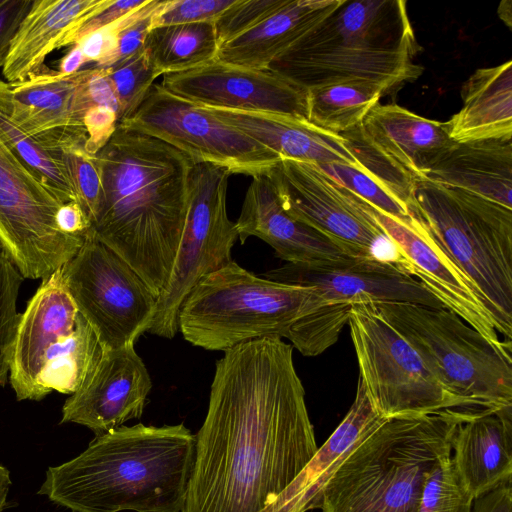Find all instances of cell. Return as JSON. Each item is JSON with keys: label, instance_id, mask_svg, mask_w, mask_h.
Segmentation results:
<instances>
[{"label": "cell", "instance_id": "cell-37", "mask_svg": "<svg viewBox=\"0 0 512 512\" xmlns=\"http://www.w3.org/2000/svg\"><path fill=\"white\" fill-rule=\"evenodd\" d=\"M77 203L84 211L90 225L94 222L101 198V177L96 155L88 153L83 146L62 151Z\"/></svg>", "mask_w": 512, "mask_h": 512}, {"label": "cell", "instance_id": "cell-15", "mask_svg": "<svg viewBox=\"0 0 512 512\" xmlns=\"http://www.w3.org/2000/svg\"><path fill=\"white\" fill-rule=\"evenodd\" d=\"M119 124L173 146L194 164H213L231 174H266L281 159L203 107L170 94L157 83L135 112Z\"/></svg>", "mask_w": 512, "mask_h": 512}, {"label": "cell", "instance_id": "cell-41", "mask_svg": "<svg viewBox=\"0 0 512 512\" xmlns=\"http://www.w3.org/2000/svg\"><path fill=\"white\" fill-rule=\"evenodd\" d=\"M235 1L166 0L161 9L155 14L152 28L165 25L215 22Z\"/></svg>", "mask_w": 512, "mask_h": 512}, {"label": "cell", "instance_id": "cell-23", "mask_svg": "<svg viewBox=\"0 0 512 512\" xmlns=\"http://www.w3.org/2000/svg\"><path fill=\"white\" fill-rule=\"evenodd\" d=\"M109 1L33 0L1 66L4 80L18 83L43 71L47 56L72 46L77 31Z\"/></svg>", "mask_w": 512, "mask_h": 512}, {"label": "cell", "instance_id": "cell-47", "mask_svg": "<svg viewBox=\"0 0 512 512\" xmlns=\"http://www.w3.org/2000/svg\"><path fill=\"white\" fill-rule=\"evenodd\" d=\"M56 224L65 234L85 236L91 225L76 202L63 204L56 213Z\"/></svg>", "mask_w": 512, "mask_h": 512}, {"label": "cell", "instance_id": "cell-2", "mask_svg": "<svg viewBox=\"0 0 512 512\" xmlns=\"http://www.w3.org/2000/svg\"><path fill=\"white\" fill-rule=\"evenodd\" d=\"M96 159L102 191L90 230L159 296L184 230L194 163L173 146L119 123Z\"/></svg>", "mask_w": 512, "mask_h": 512}, {"label": "cell", "instance_id": "cell-6", "mask_svg": "<svg viewBox=\"0 0 512 512\" xmlns=\"http://www.w3.org/2000/svg\"><path fill=\"white\" fill-rule=\"evenodd\" d=\"M477 413L447 409L386 419L339 464L323 489L319 509L417 512L426 479L440 460L452 455L458 427Z\"/></svg>", "mask_w": 512, "mask_h": 512}, {"label": "cell", "instance_id": "cell-24", "mask_svg": "<svg viewBox=\"0 0 512 512\" xmlns=\"http://www.w3.org/2000/svg\"><path fill=\"white\" fill-rule=\"evenodd\" d=\"M203 108L223 123L258 141L281 159L317 165L338 163L359 169L341 135L323 131L306 119L268 112Z\"/></svg>", "mask_w": 512, "mask_h": 512}, {"label": "cell", "instance_id": "cell-25", "mask_svg": "<svg viewBox=\"0 0 512 512\" xmlns=\"http://www.w3.org/2000/svg\"><path fill=\"white\" fill-rule=\"evenodd\" d=\"M454 466L476 499L512 482V408L482 411L463 422L452 440Z\"/></svg>", "mask_w": 512, "mask_h": 512}, {"label": "cell", "instance_id": "cell-33", "mask_svg": "<svg viewBox=\"0 0 512 512\" xmlns=\"http://www.w3.org/2000/svg\"><path fill=\"white\" fill-rule=\"evenodd\" d=\"M0 138L43 180L61 204L76 202L62 155L55 156L27 136L11 118L10 85L0 78Z\"/></svg>", "mask_w": 512, "mask_h": 512}, {"label": "cell", "instance_id": "cell-1", "mask_svg": "<svg viewBox=\"0 0 512 512\" xmlns=\"http://www.w3.org/2000/svg\"><path fill=\"white\" fill-rule=\"evenodd\" d=\"M318 448L293 346L236 345L216 361L183 512H263Z\"/></svg>", "mask_w": 512, "mask_h": 512}, {"label": "cell", "instance_id": "cell-18", "mask_svg": "<svg viewBox=\"0 0 512 512\" xmlns=\"http://www.w3.org/2000/svg\"><path fill=\"white\" fill-rule=\"evenodd\" d=\"M152 388L149 372L128 344L103 350L89 380L62 407L61 423H75L101 435L139 419Z\"/></svg>", "mask_w": 512, "mask_h": 512}, {"label": "cell", "instance_id": "cell-40", "mask_svg": "<svg viewBox=\"0 0 512 512\" xmlns=\"http://www.w3.org/2000/svg\"><path fill=\"white\" fill-rule=\"evenodd\" d=\"M165 0H147L116 23L110 25L116 35V48L107 66L109 68L143 49L155 14Z\"/></svg>", "mask_w": 512, "mask_h": 512}, {"label": "cell", "instance_id": "cell-38", "mask_svg": "<svg viewBox=\"0 0 512 512\" xmlns=\"http://www.w3.org/2000/svg\"><path fill=\"white\" fill-rule=\"evenodd\" d=\"M319 166L372 207L411 228L413 227L408 210L358 169L338 163Z\"/></svg>", "mask_w": 512, "mask_h": 512}, {"label": "cell", "instance_id": "cell-43", "mask_svg": "<svg viewBox=\"0 0 512 512\" xmlns=\"http://www.w3.org/2000/svg\"><path fill=\"white\" fill-rule=\"evenodd\" d=\"M79 45L86 62H94L93 67L104 69L116 48V35L111 26L96 30L81 38Z\"/></svg>", "mask_w": 512, "mask_h": 512}, {"label": "cell", "instance_id": "cell-31", "mask_svg": "<svg viewBox=\"0 0 512 512\" xmlns=\"http://www.w3.org/2000/svg\"><path fill=\"white\" fill-rule=\"evenodd\" d=\"M144 49L160 75L188 70L216 58L219 43L214 22L157 26Z\"/></svg>", "mask_w": 512, "mask_h": 512}, {"label": "cell", "instance_id": "cell-44", "mask_svg": "<svg viewBox=\"0 0 512 512\" xmlns=\"http://www.w3.org/2000/svg\"><path fill=\"white\" fill-rule=\"evenodd\" d=\"M32 3L33 0H2L0 3V66H2L11 41Z\"/></svg>", "mask_w": 512, "mask_h": 512}, {"label": "cell", "instance_id": "cell-52", "mask_svg": "<svg viewBox=\"0 0 512 512\" xmlns=\"http://www.w3.org/2000/svg\"><path fill=\"white\" fill-rule=\"evenodd\" d=\"M2 2V0H0V3Z\"/></svg>", "mask_w": 512, "mask_h": 512}, {"label": "cell", "instance_id": "cell-7", "mask_svg": "<svg viewBox=\"0 0 512 512\" xmlns=\"http://www.w3.org/2000/svg\"><path fill=\"white\" fill-rule=\"evenodd\" d=\"M407 210L413 229L483 297L498 333L512 338V209L427 179Z\"/></svg>", "mask_w": 512, "mask_h": 512}, {"label": "cell", "instance_id": "cell-5", "mask_svg": "<svg viewBox=\"0 0 512 512\" xmlns=\"http://www.w3.org/2000/svg\"><path fill=\"white\" fill-rule=\"evenodd\" d=\"M404 0H343L323 21L266 68L310 90L367 82L390 93L423 67Z\"/></svg>", "mask_w": 512, "mask_h": 512}, {"label": "cell", "instance_id": "cell-39", "mask_svg": "<svg viewBox=\"0 0 512 512\" xmlns=\"http://www.w3.org/2000/svg\"><path fill=\"white\" fill-rule=\"evenodd\" d=\"M290 0H236L214 22L219 47L254 28Z\"/></svg>", "mask_w": 512, "mask_h": 512}, {"label": "cell", "instance_id": "cell-17", "mask_svg": "<svg viewBox=\"0 0 512 512\" xmlns=\"http://www.w3.org/2000/svg\"><path fill=\"white\" fill-rule=\"evenodd\" d=\"M87 69L69 76L45 68L26 80L9 84L11 118L40 147L55 156L83 146L84 115L91 107L85 92Z\"/></svg>", "mask_w": 512, "mask_h": 512}, {"label": "cell", "instance_id": "cell-16", "mask_svg": "<svg viewBox=\"0 0 512 512\" xmlns=\"http://www.w3.org/2000/svg\"><path fill=\"white\" fill-rule=\"evenodd\" d=\"M167 92L197 106L308 118V90L272 73L211 60L164 74Z\"/></svg>", "mask_w": 512, "mask_h": 512}, {"label": "cell", "instance_id": "cell-36", "mask_svg": "<svg viewBox=\"0 0 512 512\" xmlns=\"http://www.w3.org/2000/svg\"><path fill=\"white\" fill-rule=\"evenodd\" d=\"M24 278L0 248V386L7 382L20 313L17 300Z\"/></svg>", "mask_w": 512, "mask_h": 512}, {"label": "cell", "instance_id": "cell-27", "mask_svg": "<svg viewBox=\"0 0 512 512\" xmlns=\"http://www.w3.org/2000/svg\"><path fill=\"white\" fill-rule=\"evenodd\" d=\"M424 179L512 209V139L455 143L429 167Z\"/></svg>", "mask_w": 512, "mask_h": 512}, {"label": "cell", "instance_id": "cell-21", "mask_svg": "<svg viewBox=\"0 0 512 512\" xmlns=\"http://www.w3.org/2000/svg\"><path fill=\"white\" fill-rule=\"evenodd\" d=\"M235 226L241 243L251 236L260 238L287 263L336 265L357 261L326 236L292 218L283 209L267 173L252 177Z\"/></svg>", "mask_w": 512, "mask_h": 512}, {"label": "cell", "instance_id": "cell-10", "mask_svg": "<svg viewBox=\"0 0 512 512\" xmlns=\"http://www.w3.org/2000/svg\"><path fill=\"white\" fill-rule=\"evenodd\" d=\"M347 325L359 378L382 418L413 417L447 409L475 412L440 384L373 303L353 304Z\"/></svg>", "mask_w": 512, "mask_h": 512}, {"label": "cell", "instance_id": "cell-20", "mask_svg": "<svg viewBox=\"0 0 512 512\" xmlns=\"http://www.w3.org/2000/svg\"><path fill=\"white\" fill-rule=\"evenodd\" d=\"M77 316L61 267L41 280L20 314L9 372L17 400H40L38 381L45 356L72 332Z\"/></svg>", "mask_w": 512, "mask_h": 512}, {"label": "cell", "instance_id": "cell-32", "mask_svg": "<svg viewBox=\"0 0 512 512\" xmlns=\"http://www.w3.org/2000/svg\"><path fill=\"white\" fill-rule=\"evenodd\" d=\"M367 82H343L308 90V118L313 126L332 133L357 127L384 95Z\"/></svg>", "mask_w": 512, "mask_h": 512}, {"label": "cell", "instance_id": "cell-49", "mask_svg": "<svg viewBox=\"0 0 512 512\" xmlns=\"http://www.w3.org/2000/svg\"><path fill=\"white\" fill-rule=\"evenodd\" d=\"M86 63V59L78 44H74L71 50L63 58L59 71L57 72L61 76H69L77 71L80 67Z\"/></svg>", "mask_w": 512, "mask_h": 512}, {"label": "cell", "instance_id": "cell-14", "mask_svg": "<svg viewBox=\"0 0 512 512\" xmlns=\"http://www.w3.org/2000/svg\"><path fill=\"white\" fill-rule=\"evenodd\" d=\"M359 171L407 209L415 183L454 142L449 123L396 104L375 105L361 124L340 134Z\"/></svg>", "mask_w": 512, "mask_h": 512}, {"label": "cell", "instance_id": "cell-53", "mask_svg": "<svg viewBox=\"0 0 512 512\" xmlns=\"http://www.w3.org/2000/svg\"><path fill=\"white\" fill-rule=\"evenodd\" d=\"M0 248H1V245H0Z\"/></svg>", "mask_w": 512, "mask_h": 512}, {"label": "cell", "instance_id": "cell-51", "mask_svg": "<svg viewBox=\"0 0 512 512\" xmlns=\"http://www.w3.org/2000/svg\"><path fill=\"white\" fill-rule=\"evenodd\" d=\"M512 3L510 0L502 1L498 8V15L501 20L511 29L512 24Z\"/></svg>", "mask_w": 512, "mask_h": 512}, {"label": "cell", "instance_id": "cell-46", "mask_svg": "<svg viewBox=\"0 0 512 512\" xmlns=\"http://www.w3.org/2000/svg\"><path fill=\"white\" fill-rule=\"evenodd\" d=\"M85 92L91 107L96 105L109 107L117 112L119 119V102L105 69L96 67L87 69Z\"/></svg>", "mask_w": 512, "mask_h": 512}, {"label": "cell", "instance_id": "cell-9", "mask_svg": "<svg viewBox=\"0 0 512 512\" xmlns=\"http://www.w3.org/2000/svg\"><path fill=\"white\" fill-rule=\"evenodd\" d=\"M267 175L292 218L352 259L394 265L409 275V261L379 225L372 207L319 165L280 159Z\"/></svg>", "mask_w": 512, "mask_h": 512}, {"label": "cell", "instance_id": "cell-28", "mask_svg": "<svg viewBox=\"0 0 512 512\" xmlns=\"http://www.w3.org/2000/svg\"><path fill=\"white\" fill-rule=\"evenodd\" d=\"M343 0H290L244 34L222 44L216 60L245 68L268 65L330 15Z\"/></svg>", "mask_w": 512, "mask_h": 512}, {"label": "cell", "instance_id": "cell-29", "mask_svg": "<svg viewBox=\"0 0 512 512\" xmlns=\"http://www.w3.org/2000/svg\"><path fill=\"white\" fill-rule=\"evenodd\" d=\"M462 107L449 123L456 143L512 139V61L477 69L461 89Z\"/></svg>", "mask_w": 512, "mask_h": 512}, {"label": "cell", "instance_id": "cell-8", "mask_svg": "<svg viewBox=\"0 0 512 512\" xmlns=\"http://www.w3.org/2000/svg\"><path fill=\"white\" fill-rule=\"evenodd\" d=\"M440 384L475 412L512 408L511 341L494 343L445 307L373 303Z\"/></svg>", "mask_w": 512, "mask_h": 512}, {"label": "cell", "instance_id": "cell-30", "mask_svg": "<svg viewBox=\"0 0 512 512\" xmlns=\"http://www.w3.org/2000/svg\"><path fill=\"white\" fill-rule=\"evenodd\" d=\"M102 353L97 335L78 312L72 332L45 356L38 381L40 400L52 391L69 395L78 391L93 374Z\"/></svg>", "mask_w": 512, "mask_h": 512}, {"label": "cell", "instance_id": "cell-11", "mask_svg": "<svg viewBox=\"0 0 512 512\" xmlns=\"http://www.w3.org/2000/svg\"><path fill=\"white\" fill-rule=\"evenodd\" d=\"M230 175L228 169L208 163L193 164L190 170L185 226L148 330L153 335L172 339L178 332L180 307L192 288L232 260L238 233L226 208Z\"/></svg>", "mask_w": 512, "mask_h": 512}, {"label": "cell", "instance_id": "cell-22", "mask_svg": "<svg viewBox=\"0 0 512 512\" xmlns=\"http://www.w3.org/2000/svg\"><path fill=\"white\" fill-rule=\"evenodd\" d=\"M372 211L379 225L409 261V275L416 278L443 307L488 340L501 343L495 322L474 285L413 228L374 207Z\"/></svg>", "mask_w": 512, "mask_h": 512}, {"label": "cell", "instance_id": "cell-35", "mask_svg": "<svg viewBox=\"0 0 512 512\" xmlns=\"http://www.w3.org/2000/svg\"><path fill=\"white\" fill-rule=\"evenodd\" d=\"M473 502L450 455L440 460L426 479L417 512H472Z\"/></svg>", "mask_w": 512, "mask_h": 512}, {"label": "cell", "instance_id": "cell-12", "mask_svg": "<svg viewBox=\"0 0 512 512\" xmlns=\"http://www.w3.org/2000/svg\"><path fill=\"white\" fill-rule=\"evenodd\" d=\"M62 272L78 312L94 330L103 350L134 344L150 329L158 295L90 229Z\"/></svg>", "mask_w": 512, "mask_h": 512}, {"label": "cell", "instance_id": "cell-13", "mask_svg": "<svg viewBox=\"0 0 512 512\" xmlns=\"http://www.w3.org/2000/svg\"><path fill=\"white\" fill-rule=\"evenodd\" d=\"M62 205L0 138V245L23 278L50 276L81 248L85 236L65 234L56 224Z\"/></svg>", "mask_w": 512, "mask_h": 512}, {"label": "cell", "instance_id": "cell-3", "mask_svg": "<svg viewBox=\"0 0 512 512\" xmlns=\"http://www.w3.org/2000/svg\"><path fill=\"white\" fill-rule=\"evenodd\" d=\"M194 458L183 424L123 425L49 467L38 494L71 512H183Z\"/></svg>", "mask_w": 512, "mask_h": 512}, {"label": "cell", "instance_id": "cell-19", "mask_svg": "<svg viewBox=\"0 0 512 512\" xmlns=\"http://www.w3.org/2000/svg\"><path fill=\"white\" fill-rule=\"evenodd\" d=\"M265 278L313 286L333 304L409 302L429 307L442 304L414 277L394 265L357 260L348 264H291L269 270Z\"/></svg>", "mask_w": 512, "mask_h": 512}, {"label": "cell", "instance_id": "cell-50", "mask_svg": "<svg viewBox=\"0 0 512 512\" xmlns=\"http://www.w3.org/2000/svg\"><path fill=\"white\" fill-rule=\"evenodd\" d=\"M11 487L10 472L7 468L0 465V512L7 505V498Z\"/></svg>", "mask_w": 512, "mask_h": 512}, {"label": "cell", "instance_id": "cell-42", "mask_svg": "<svg viewBox=\"0 0 512 512\" xmlns=\"http://www.w3.org/2000/svg\"><path fill=\"white\" fill-rule=\"evenodd\" d=\"M118 122V114L113 109L99 105L90 107L83 120L87 133L86 151L96 155L110 140Z\"/></svg>", "mask_w": 512, "mask_h": 512}, {"label": "cell", "instance_id": "cell-26", "mask_svg": "<svg viewBox=\"0 0 512 512\" xmlns=\"http://www.w3.org/2000/svg\"><path fill=\"white\" fill-rule=\"evenodd\" d=\"M361 379L344 419L292 483L263 512H307L320 507L323 489L354 445L381 425Z\"/></svg>", "mask_w": 512, "mask_h": 512}, {"label": "cell", "instance_id": "cell-34", "mask_svg": "<svg viewBox=\"0 0 512 512\" xmlns=\"http://www.w3.org/2000/svg\"><path fill=\"white\" fill-rule=\"evenodd\" d=\"M105 70L119 102V122L135 112L160 76L144 47Z\"/></svg>", "mask_w": 512, "mask_h": 512}, {"label": "cell", "instance_id": "cell-48", "mask_svg": "<svg viewBox=\"0 0 512 512\" xmlns=\"http://www.w3.org/2000/svg\"><path fill=\"white\" fill-rule=\"evenodd\" d=\"M472 512H512L511 483L474 499Z\"/></svg>", "mask_w": 512, "mask_h": 512}, {"label": "cell", "instance_id": "cell-45", "mask_svg": "<svg viewBox=\"0 0 512 512\" xmlns=\"http://www.w3.org/2000/svg\"><path fill=\"white\" fill-rule=\"evenodd\" d=\"M146 1L147 0H110L103 9L86 21L77 31L73 45L87 34L116 23L131 11L145 4Z\"/></svg>", "mask_w": 512, "mask_h": 512}, {"label": "cell", "instance_id": "cell-4", "mask_svg": "<svg viewBox=\"0 0 512 512\" xmlns=\"http://www.w3.org/2000/svg\"><path fill=\"white\" fill-rule=\"evenodd\" d=\"M351 307L328 302L313 286L272 281L231 260L192 288L180 307L178 331L205 350L284 337L304 356H317L337 342Z\"/></svg>", "mask_w": 512, "mask_h": 512}]
</instances>
